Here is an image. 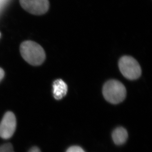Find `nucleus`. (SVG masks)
Segmentation results:
<instances>
[{"mask_svg":"<svg viewBox=\"0 0 152 152\" xmlns=\"http://www.w3.org/2000/svg\"><path fill=\"white\" fill-rule=\"evenodd\" d=\"M22 57L28 63L34 66H40L45 60V50L40 45L31 40L24 41L20 46Z\"/></svg>","mask_w":152,"mask_h":152,"instance_id":"1","label":"nucleus"},{"mask_svg":"<svg viewBox=\"0 0 152 152\" xmlns=\"http://www.w3.org/2000/svg\"><path fill=\"white\" fill-rule=\"evenodd\" d=\"M102 93L107 102L112 104H118L125 99L126 91L121 82L116 80H110L104 85Z\"/></svg>","mask_w":152,"mask_h":152,"instance_id":"2","label":"nucleus"},{"mask_svg":"<svg viewBox=\"0 0 152 152\" xmlns=\"http://www.w3.org/2000/svg\"><path fill=\"white\" fill-rule=\"evenodd\" d=\"M121 72L129 80H135L141 75V69L137 61L131 56L122 57L119 62Z\"/></svg>","mask_w":152,"mask_h":152,"instance_id":"3","label":"nucleus"},{"mask_svg":"<svg viewBox=\"0 0 152 152\" xmlns=\"http://www.w3.org/2000/svg\"><path fill=\"white\" fill-rule=\"evenodd\" d=\"M16 128V119L11 111L6 112L0 122V137L4 139L12 137Z\"/></svg>","mask_w":152,"mask_h":152,"instance_id":"4","label":"nucleus"},{"mask_svg":"<svg viewBox=\"0 0 152 152\" xmlns=\"http://www.w3.org/2000/svg\"><path fill=\"white\" fill-rule=\"evenodd\" d=\"M19 3L24 10L32 15H44L49 10L48 0H19Z\"/></svg>","mask_w":152,"mask_h":152,"instance_id":"5","label":"nucleus"},{"mask_svg":"<svg viewBox=\"0 0 152 152\" xmlns=\"http://www.w3.org/2000/svg\"><path fill=\"white\" fill-rule=\"evenodd\" d=\"M68 90L67 85L62 79H57L53 82V93L55 99H63L66 95Z\"/></svg>","mask_w":152,"mask_h":152,"instance_id":"6","label":"nucleus"},{"mask_svg":"<svg viewBox=\"0 0 152 152\" xmlns=\"http://www.w3.org/2000/svg\"><path fill=\"white\" fill-rule=\"evenodd\" d=\"M128 134L126 129L122 127H119L113 131L112 138L116 145H120L125 143L128 139Z\"/></svg>","mask_w":152,"mask_h":152,"instance_id":"7","label":"nucleus"},{"mask_svg":"<svg viewBox=\"0 0 152 152\" xmlns=\"http://www.w3.org/2000/svg\"><path fill=\"white\" fill-rule=\"evenodd\" d=\"M0 152H15L12 144L6 143L0 146Z\"/></svg>","mask_w":152,"mask_h":152,"instance_id":"8","label":"nucleus"},{"mask_svg":"<svg viewBox=\"0 0 152 152\" xmlns=\"http://www.w3.org/2000/svg\"><path fill=\"white\" fill-rule=\"evenodd\" d=\"M66 152H85L84 151V150L82 148H81L80 147L75 146L70 147L69 148Z\"/></svg>","mask_w":152,"mask_h":152,"instance_id":"9","label":"nucleus"},{"mask_svg":"<svg viewBox=\"0 0 152 152\" xmlns=\"http://www.w3.org/2000/svg\"><path fill=\"white\" fill-rule=\"evenodd\" d=\"M28 152H41V151L37 147H33L29 150Z\"/></svg>","mask_w":152,"mask_h":152,"instance_id":"10","label":"nucleus"},{"mask_svg":"<svg viewBox=\"0 0 152 152\" xmlns=\"http://www.w3.org/2000/svg\"><path fill=\"white\" fill-rule=\"evenodd\" d=\"M4 74H5V73H4V69H1V68H0V82L2 80L3 78L4 77Z\"/></svg>","mask_w":152,"mask_h":152,"instance_id":"11","label":"nucleus"}]
</instances>
